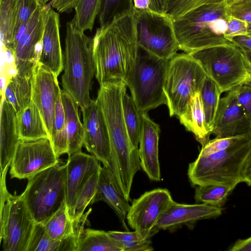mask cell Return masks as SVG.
Here are the masks:
<instances>
[{
  "label": "cell",
  "mask_w": 251,
  "mask_h": 251,
  "mask_svg": "<svg viewBox=\"0 0 251 251\" xmlns=\"http://www.w3.org/2000/svg\"><path fill=\"white\" fill-rule=\"evenodd\" d=\"M242 182L251 186V152L248 157L244 166L242 173Z\"/></svg>",
  "instance_id": "c3c4849f"
},
{
  "label": "cell",
  "mask_w": 251,
  "mask_h": 251,
  "mask_svg": "<svg viewBox=\"0 0 251 251\" xmlns=\"http://www.w3.org/2000/svg\"><path fill=\"white\" fill-rule=\"evenodd\" d=\"M180 122L195 135L202 146L210 140L205 122L200 92L195 93L191 98L185 113L178 118Z\"/></svg>",
  "instance_id": "4316f807"
},
{
  "label": "cell",
  "mask_w": 251,
  "mask_h": 251,
  "mask_svg": "<svg viewBox=\"0 0 251 251\" xmlns=\"http://www.w3.org/2000/svg\"><path fill=\"white\" fill-rule=\"evenodd\" d=\"M66 163L60 162L28 178L21 194L36 223H43L66 201Z\"/></svg>",
  "instance_id": "9c48e42d"
},
{
  "label": "cell",
  "mask_w": 251,
  "mask_h": 251,
  "mask_svg": "<svg viewBox=\"0 0 251 251\" xmlns=\"http://www.w3.org/2000/svg\"><path fill=\"white\" fill-rule=\"evenodd\" d=\"M235 91L251 127V80L238 87Z\"/></svg>",
  "instance_id": "7bdbcfd3"
},
{
  "label": "cell",
  "mask_w": 251,
  "mask_h": 251,
  "mask_svg": "<svg viewBox=\"0 0 251 251\" xmlns=\"http://www.w3.org/2000/svg\"><path fill=\"white\" fill-rule=\"evenodd\" d=\"M59 162L49 138L20 140L10 164V175L11 178L28 179Z\"/></svg>",
  "instance_id": "4fadbf2b"
},
{
  "label": "cell",
  "mask_w": 251,
  "mask_h": 251,
  "mask_svg": "<svg viewBox=\"0 0 251 251\" xmlns=\"http://www.w3.org/2000/svg\"><path fill=\"white\" fill-rule=\"evenodd\" d=\"M17 16V0H0V31L3 50L11 53Z\"/></svg>",
  "instance_id": "4dcf8cb0"
},
{
  "label": "cell",
  "mask_w": 251,
  "mask_h": 251,
  "mask_svg": "<svg viewBox=\"0 0 251 251\" xmlns=\"http://www.w3.org/2000/svg\"><path fill=\"white\" fill-rule=\"evenodd\" d=\"M99 171L90 176L77 194L72 217L74 222L80 221L86 207L94 203L97 191Z\"/></svg>",
  "instance_id": "e575fe53"
},
{
  "label": "cell",
  "mask_w": 251,
  "mask_h": 251,
  "mask_svg": "<svg viewBox=\"0 0 251 251\" xmlns=\"http://www.w3.org/2000/svg\"><path fill=\"white\" fill-rule=\"evenodd\" d=\"M92 44L95 75L99 84L118 80L124 82L139 50L134 10L98 28Z\"/></svg>",
  "instance_id": "6da1fadb"
},
{
  "label": "cell",
  "mask_w": 251,
  "mask_h": 251,
  "mask_svg": "<svg viewBox=\"0 0 251 251\" xmlns=\"http://www.w3.org/2000/svg\"><path fill=\"white\" fill-rule=\"evenodd\" d=\"M142 126L139 154L141 167L151 180L161 179L158 157L160 127L150 119L147 112H141Z\"/></svg>",
  "instance_id": "ffe728a7"
},
{
  "label": "cell",
  "mask_w": 251,
  "mask_h": 251,
  "mask_svg": "<svg viewBox=\"0 0 251 251\" xmlns=\"http://www.w3.org/2000/svg\"><path fill=\"white\" fill-rule=\"evenodd\" d=\"M241 49L245 54L249 70L251 75V51Z\"/></svg>",
  "instance_id": "f5cc1de1"
},
{
  "label": "cell",
  "mask_w": 251,
  "mask_h": 251,
  "mask_svg": "<svg viewBox=\"0 0 251 251\" xmlns=\"http://www.w3.org/2000/svg\"><path fill=\"white\" fill-rule=\"evenodd\" d=\"M57 77L50 70L38 64L31 79V100L41 113L50 141L55 134V107L61 91Z\"/></svg>",
  "instance_id": "9a60e30c"
},
{
  "label": "cell",
  "mask_w": 251,
  "mask_h": 251,
  "mask_svg": "<svg viewBox=\"0 0 251 251\" xmlns=\"http://www.w3.org/2000/svg\"><path fill=\"white\" fill-rule=\"evenodd\" d=\"M139 47L159 58L170 60L180 50L173 19L166 13L134 9Z\"/></svg>",
  "instance_id": "8fae6325"
},
{
  "label": "cell",
  "mask_w": 251,
  "mask_h": 251,
  "mask_svg": "<svg viewBox=\"0 0 251 251\" xmlns=\"http://www.w3.org/2000/svg\"><path fill=\"white\" fill-rule=\"evenodd\" d=\"M100 86L96 100L103 113L109 133L111 156L108 167L118 185L128 189L141 167L138 148H134L130 142L123 115L122 95L126 85L118 80Z\"/></svg>",
  "instance_id": "7a4b0ae2"
},
{
  "label": "cell",
  "mask_w": 251,
  "mask_h": 251,
  "mask_svg": "<svg viewBox=\"0 0 251 251\" xmlns=\"http://www.w3.org/2000/svg\"><path fill=\"white\" fill-rule=\"evenodd\" d=\"M169 60L159 58L139 47L134 65L124 82L137 109L147 112L167 104L164 86Z\"/></svg>",
  "instance_id": "8992f818"
},
{
  "label": "cell",
  "mask_w": 251,
  "mask_h": 251,
  "mask_svg": "<svg viewBox=\"0 0 251 251\" xmlns=\"http://www.w3.org/2000/svg\"><path fill=\"white\" fill-rule=\"evenodd\" d=\"M78 1V0H52L51 6L59 12H69L75 8Z\"/></svg>",
  "instance_id": "bcb514c9"
},
{
  "label": "cell",
  "mask_w": 251,
  "mask_h": 251,
  "mask_svg": "<svg viewBox=\"0 0 251 251\" xmlns=\"http://www.w3.org/2000/svg\"><path fill=\"white\" fill-rule=\"evenodd\" d=\"M168 0H151L150 9L154 11L165 13Z\"/></svg>",
  "instance_id": "f907efd6"
},
{
  "label": "cell",
  "mask_w": 251,
  "mask_h": 251,
  "mask_svg": "<svg viewBox=\"0 0 251 251\" xmlns=\"http://www.w3.org/2000/svg\"><path fill=\"white\" fill-rule=\"evenodd\" d=\"M249 133L237 136L215 137L202 146L199 156H206L215 152L226 149L247 137Z\"/></svg>",
  "instance_id": "60d3db41"
},
{
  "label": "cell",
  "mask_w": 251,
  "mask_h": 251,
  "mask_svg": "<svg viewBox=\"0 0 251 251\" xmlns=\"http://www.w3.org/2000/svg\"><path fill=\"white\" fill-rule=\"evenodd\" d=\"M42 5H46L51 0H38Z\"/></svg>",
  "instance_id": "11a10c76"
},
{
  "label": "cell",
  "mask_w": 251,
  "mask_h": 251,
  "mask_svg": "<svg viewBox=\"0 0 251 251\" xmlns=\"http://www.w3.org/2000/svg\"><path fill=\"white\" fill-rule=\"evenodd\" d=\"M91 211L90 209L80 221L74 222L70 217L65 201L55 212L41 223L49 237L60 240L79 231L84 226Z\"/></svg>",
  "instance_id": "484cf974"
},
{
  "label": "cell",
  "mask_w": 251,
  "mask_h": 251,
  "mask_svg": "<svg viewBox=\"0 0 251 251\" xmlns=\"http://www.w3.org/2000/svg\"><path fill=\"white\" fill-rule=\"evenodd\" d=\"M174 201L166 189L146 192L132 202L126 216L128 225L144 238H150L159 218Z\"/></svg>",
  "instance_id": "5bb4252c"
},
{
  "label": "cell",
  "mask_w": 251,
  "mask_h": 251,
  "mask_svg": "<svg viewBox=\"0 0 251 251\" xmlns=\"http://www.w3.org/2000/svg\"><path fill=\"white\" fill-rule=\"evenodd\" d=\"M77 251H122L121 249L103 230L82 227L79 232Z\"/></svg>",
  "instance_id": "f546056e"
},
{
  "label": "cell",
  "mask_w": 251,
  "mask_h": 251,
  "mask_svg": "<svg viewBox=\"0 0 251 251\" xmlns=\"http://www.w3.org/2000/svg\"><path fill=\"white\" fill-rule=\"evenodd\" d=\"M65 114V127L68 140V155L81 151L83 146L84 131L78 115L79 106L75 99L67 91L61 90Z\"/></svg>",
  "instance_id": "cb8c5ba5"
},
{
  "label": "cell",
  "mask_w": 251,
  "mask_h": 251,
  "mask_svg": "<svg viewBox=\"0 0 251 251\" xmlns=\"http://www.w3.org/2000/svg\"><path fill=\"white\" fill-rule=\"evenodd\" d=\"M249 35V36H251V34H249V35Z\"/></svg>",
  "instance_id": "6f0895ef"
},
{
  "label": "cell",
  "mask_w": 251,
  "mask_h": 251,
  "mask_svg": "<svg viewBox=\"0 0 251 251\" xmlns=\"http://www.w3.org/2000/svg\"><path fill=\"white\" fill-rule=\"evenodd\" d=\"M134 9L139 10L150 9L151 0H133Z\"/></svg>",
  "instance_id": "816d5d0a"
},
{
  "label": "cell",
  "mask_w": 251,
  "mask_h": 251,
  "mask_svg": "<svg viewBox=\"0 0 251 251\" xmlns=\"http://www.w3.org/2000/svg\"><path fill=\"white\" fill-rule=\"evenodd\" d=\"M62 86L81 110L90 102V90L95 75L92 38L87 36L71 22L66 24Z\"/></svg>",
  "instance_id": "277c9868"
},
{
  "label": "cell",
  "mask_w": 251,
  "mask_h": 251,
  "mask_svg": "<svg viewBox=\"0 0 251 251\" xmlns=\"http://www.w3.org/2000/svg\"><path fill=\"white\" fill-rule=\"evenodd\" d=\"M0 174V239L3 251H27L36 222L21 195L7 191Z\"/></svg>",
  "instance_id": "30bf717a"
},
{
  "label": "cell",
  "mask_w": 251,
  "mask_h": 251,
  "mask_svg": "<svg viewBox=\"0 0 251 251\" xmlns=\"http://www.w3.org/2000/svg\"><path fill=\"white\" fill-rule=\"evenodd\" d=\"M101 0H78L74 9L75 14L71 22L80 31H92L98 16Z\"/></svg>",
  "instance_id": "836d02e7"
},
{
  "label": "cell",
  "mask_w": 251,
  "mask_h": 251,
  "mask_svg": "<svg viewBox=\"0 0 251 251\" xmlns=\"http://www.w3.org/2000/svg\"><path fill=\"white\" fill-rule=\"evenodd\" d=\"M38 64L50 70L57 76L63 70L59 15L50 5L47 13Z\"/></svg>",
  "instance_id": "44dd1931"
},
{
  "label": "cell",
  "mask_w": 251,
  "mask_h": 251,
  "mask_svg": "<svg viewBox=\"0 0 251 251\" xmlns=\"http://www.w3.org/2000/svg\"><path fill=\"white\" fill-rule=\"evenodd\" d=\"M227 0H168L165 13L173 19L200 6Z\"/></svg>",
  "instance_id": "f35d334b"
},
{
  "label": "cell",
  "mask_w": 251,
  "mask_h": 251,
  "mask_svg": "<svg viewBox=\"0 0 251 251\" xmlns=\"http://www.w3.org/2000/svg\"><path fill=\"white\" fill-rule=\"evenodd\" d=\"M229 16L228 5L224 1L200 6L173 19L180 50L190 54L235 44L224 37Z\"/></svg>",
  "instance_id": "3957f363"
},
{
  "label": "cell",
  "mask_w": 251,
  "mask_h": 251,
  "mask_svg": "<svg viewBox=\"0 0 251 251\" xmlns=\"http://www.w3.org/2000/svg\"><path fill=\"white\" fill-rule=\"evenodd\" d=\"M239 0H227L226 2L227 5H229Z\"/></svg>",
  "instance_id": "db71d44e"
},
{
  "label": "cell",
  "mask_w": 251,
  "mask_h": 251,
  "mask_svg": "<svg viewBox=\"0 0 251 251\" xmlns=\"http://www.w3.org/2000/svg\"><path fill=\"white\" fill-rule=\"evenodd\" d=\"M126 88L124 89L122 95V107L125 123L131 144L134 148H138L142 126L141 114L137 109L132 96L127 94Z\"/></svg>",
  "instance_id": "1f68e13d"
},
{
  "label": "cell",
  "mask_w": 251,
  "mask_h": 251,
  "mask_svg": "<svg viewBox=\"0 0 251 251\" xmlns=\"http://www.w3.org/2000/svg\"><path fill=\"white\" fill-rule=\"evenodd\" d=\"M251 125L238 101L235 89L221 98L212 134L226 137L249 133Z\"/></svg>",
  "instance_id": "e0dca14e"
},
{
  "label": "cell",
  "mask_w": 251,
  "mask_h": 251,
  "mask_svg": "<svg viewBox=\"0 0 251 251\" xmlns=\"http://www.w3.org/2000/svg\"><path fill=\"white\" fill-rule=\"evenodd\" d=\"M108 233L121 249L122 251H152L150 238H144L134 231H109Z\"/></svg>",
  "instance_id": "8d00e7d4"
},
{
  "label": "cell",
  "mask_w": 251,
  "mask_h": 251,
  "mask_svg": "<svg viewBox=\"0 0 251 251\" xmlns=\"http://www.w3.org/2000/svg\"><path fill=\"white\" fill-rule=\"evenodd\" d=\"M190 54L200 62L207 76L222 93L251 80L245 54L235 44L208 48Z\"/></svg>",
  "instance_id": "ba28073f"
},
{
  "label": "cell",
  "mask_w": 251,
  "mask_h": 251,
  "mask_svg": "<svg viewBox=\"0 0 251 251\" xmlns=\"http://www.w3.org/2000/svg\"><path fill=\"white\" fill-rule=\"evenodd\" d=\"M41 5L38 0H17V16L14 28L13 41L20 29L27 23Z\"/></svg>",
  "instance_id": "ab89813d"
},
{
  "label": "cell",
  "mask_w": 251,
  "mask_h": 251,
  "mask_svg": "<svg viewBox=\"0 0 251 251\" xmlns=\"http://www.w3.org/2000/svg\"><path fill=\"white\" fill-rule=\"evenodd\" d=\"M235 44L240 48L251 51V36H239L233 40Z\"/></svg>",
  "instance_id": "681fc988"
},
{
  "label": "cell",
  "mask_w": 251,
  "mask_h": 251,
  "mask_svg": "<svg viewBox=\"0 0 251 251\" xmlns=\"http://www.w3.org/2000/svg\"><path fill=\"white\" fill-rule=\"evenodd\" d=\"M16 124L21 140L49 139L41 113L32 100L25 108L16 114Z\"/></svg>",
  "instance_id": "d4e9b609"
},
{
  "label": "cell",
  "mask_w": 251,
  "mask_h": 251,
  "mask_svg": "<svg viewBox=\"0 0 251 251\" xmlns=\"http://www.w3.org/2000/svg\"><path fill=\"white\" fill-rule=\"evenodd\" d=\"M251 152L249 134L226 149L206 156L198 155L189 165V179L194 186L221 184L235 188L242 182L243 169Z\"/></svg>",
  "instance_id": "5b68a950"
},
{
  "label": "cell",
  "mask_w": 251,
  "mask_h": 251,
  "mask_svg": "<svg viewBox=\"0 0 251 251\" xmlns=\"http://www.w3.org/2000/svg\"><path fill=\"white\" fill-rule=\"evenodd\" d=\"M222 211V207L206 203L188 204L174 201L159 218L152 230V236L160 230H173L200 220L218 217Z\"/></svg>",
  "instance_id": "ac0fdd59"
},
{
  "label": "cell",
  "mask_w": 251,
  "mask_h": 251,
  "mask_svg": "<svg viewBox=\"0 0 251 251\" xmlns=\"http://www.w3.org/2000/svg\"><path fill=\"white\" fill-rule=\"evenodd\" d=\"M134 10L133 0H101L98 16L100 27L108 25L115 18Z\"/></svg>",
  "instance_id": "74e56055"
},
{
  "label": "cell",
  "mask_w": 251,
  "mask_h": 251,
  "mask_svg": "<svg viewBox=\"0 0 251 251\" xmlns=\"http://www.w3.org/2000/svg\"><path fill=\"white\" fill-rule=\"evenodd\" d=\"M207 75L200 62L188 53L176 54L169 60L164 90L171 117L179 118L191 97L200 92Z\"/></svg>",
  "instance_id": "52a82bcc"
},
{
  "label": "cell",
  "mask_w": 251,
  "mask_h": 251,
  "mask_svg": "<svg viewBox=\"0 0 251 251\" xmlns=\"http://www.w3.org/2000/svg\"><path fill=\"white\" fill-rule=\"evenodd\" d=\"M229 251H251V236L237 240L228 250Z\"/></svg>",
  "instance_id": "7dc6e473"
},
{
  "label": "cell",
  "mask_w": 251,
  "mask_h": 251,
  "mask_svg": "<svg viewBox=\"0 0 251 251\" xmlns=\"http://www.w3.org/2000/svg\"><path fill=\"white\" fill-rule=\"evenodd\" d=\"M100 163L93 155L82 151L68 156L66 170V203L71 219L78 192L90 176L99 171Z\"/></svg>",
  "instance_id": "d6986e66"
},
{
  "label": "cell",
  "mask_w": 251,
  "mask_h": 251,
  "mask_svg": "<svg viewBox=\"0 0 251 251\" xmlns=\"http://www.w3.org/2000/svg\"><path fill=\"white\" fill-rule=\"evenodd\" d=\"M234 189L232 187L221 184L197 186L195 190V199L198 202L222 207Z\"/></svg>",
  "instance_id": "d590c367"
},
{
  "label": "cell",
  "mask_w": 251,
  "mask_h": 251,
  "mask_svg": "<svg viewBox=\"0 0 251 251\" xmlns=\"http://www.w3.org/2000/svg\"><path fill=\"white\" fill-rule=\"evenodd\" d=\"M103 201L114 211L121 222L125 225V219L130 205L116 183L109 169L101 166L99 171L97 191L94 203Z\"/></svg>",
  "instance_id": "603a6c76"
},
{
  "label": "cell",
  "mask_w": 251,
  "mask_h": 251,
  "mask_svg": "<svg viewBox=\"0 0 251 251\" xmlns=\"http://www.w3.org/2000/svg\"><path fill=\"white\" fill-rule=\"evenodd\" d=\"M49 7L40 5L14 37L11 53L18 75L31 78L38 65Z\"/></svg>",
  "instance_id": "7c38bea8"
},
{
  "label": "cell",
  "mask_w": 251,
  "mask_h": 251,
  "mask_svg": "<svg viewBox=\"0 0 251 251\" xmlns=\"http://www.w3.org/2000/svg\"><path fill=\"white\" fill-rule=\"evenodd\" d=\"M79 231L63 239L54 240L48 236L42 223H36L27 251H77Z\"/></svg>",
  "instance_id": "83f0119b"
},
{
  "label": "cell",
  "mask_w": 251,
  "mask_h": 251,
  "mask_svg": "<svg viewBox=\"0 0 251 251\" xmlns=\"http://www.w3.org/2000/svg\"><path fill=\"white\" fill-rule=\"evenodd\" d=\"M54 115L55 134L52 139L55 136H64L68 138L65 127V110L62 102L61 91L59 93L58 95L55 107Z\"/></svg>",
  "instance_id": "f6af8a7d"
},
{
  "label": "cell",
  "mask_w": 251,
  "mask_h": 251,
  "mask_svg": "<svg viewBox=\"0 0 251 251\" xmlns=\"http://www.w3.org/2000/svg\"><path fill=\"white\" fill-rule=\"evenodd\" d=\"M84 131L83 146L103 166L108 167L111 156L109 133L102 110L96 100L81 110Z\"/></svg>",
  "instance_id": "2e32d148"
},
{
  "label": "cell",
  "mask_w": 251,
  "mask_h": 251,
  "mask_svg": "<svg viewBox=\"0 0 251 251\" xmlns=\"http://www.w3.org/2000/svg\"><path fill=\"white\" fill-rule=\"evenodd\" d=\"M16 113L5 97L1 96L0 118V174L8 169L20 141Z\"/></svg>",
  "instance_id": "7402d4cb"
},
{
  "label": "cell",
  "mask_w": 251,
  "mask_h": 251,
  "mask_svg": "<svg viewBox=\"0 0 251 251\" xmlns=\"http://www.w3.org/2000/svg\"><path fill=\"white\" fill-rule=\"evenodd\" d=\"M248 35L251 34V23H248Z\"/></svg>",
  "instance_id": "9f6ffc18"
},
{
  "label": "cell",
  "mask_w": 251,
  "mask_h": 251,
  "mask_svg": "<svg viewBox=\"0 0 251 251\" xmlns=\"http://www.w3.org/2000/svg\"><path fill=\"white\" fill-rule=\"evenodd\" d=\"M31 78L17 74L7 82L4 96L14 109L16 114L25 108L31 100Z\"/></svg>",
  "instance_id": "f1b7e54d"
},
{
  "label": "cell",
  "mask_w": 251,
  "mask_h": 251,
  "mask_svg": "<svg viewBox=\"0 0 251 251\" xmlns=\"http://www.w3.org/2000/svg\"><path fill=\"white\" fill-rule=\"evenodd\" d=\"M229 15L251 23V0H240L228 5Z\"/></svg>",
  "instance_id": "ee69618b"
},
{
  "label": "cell",
  "mask_w": 251,
  "mask_h": 251,
  "mask_svg": "<svg viewBox=\"0 0 251 251\" xmlns=\"http://www.w3.org/2000/svg\"><path fill=\"white\" fill-rule=\"evenodd\" d=\"M200 93L205 114L206 128L211 135L222 93L216 84L207 76Z\"/></svg>",
  "instance_id": "d6a6232c"
},
{
  "label": "cell",
  "mask_w": 251,
  "mask_h": 251,
  "mask_svg": "<svg viewBox=\"0 0 251 251\" xmlns=\"http://www.w3.org/2000/svg\"><path fill=\"white\" fill-rule=\"evenodd\" d=\"M248 23L244 21L229 15L227 19V28L224 37L228 40L234 42L235 38L247 36Z\"/></svg>",
  "instance_id": "b9f144b4"
}]
</instances>
